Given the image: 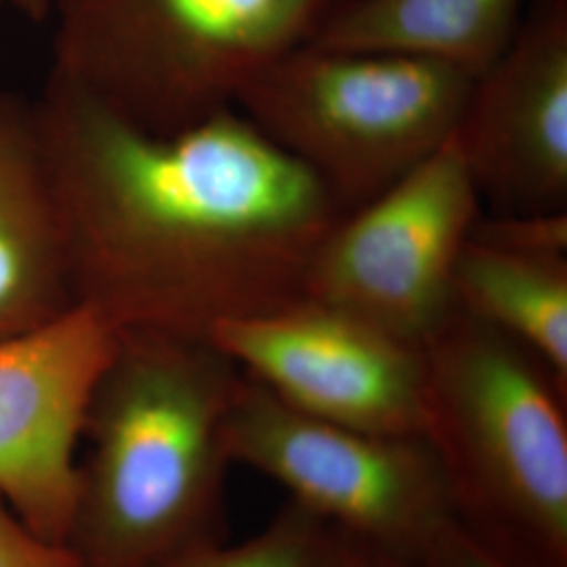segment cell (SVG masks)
Here are the masks:
<instances>
[{
  "label": "cell",
  "instance_id": "obj_5",
  "mask_svg": "<svg viewBox=\"0 0 567 567\" xmlns=\"http://www.w3.org/2000/svg\"><path fill=\"white\" fill-rule=\"evenodd\" d=\"M473 81L442 61L305 42L248 82L234 107L347 213L452 137Z\"/></svg>",
  "mask_w": 567,
  "mask_h": 567
},
{
  "label": "cell",
  "instance_id": "obj_17",
  "mask_svg": "<svg viewBox=\"0 0 567 567\" xmlns=\"http://www.w3.org/2000/svg\"><path fill=\"white\" fill-rule=\"evenodd\" d=\"M307 567H416L404 555L322 524Z\"/></svg>",
  "mask_w": 567,
  "mask_h": 567
},
{
  "label": "cell",
  "instance_id": "obj_4",
  "mask_svg": "<svg viewBox=\"0 0 567 567\" xmlns=\"http://www.w3.org/2000/svg\"><path fill=\"white\" fill-rule=\"evenodd\" d=\"M339 2L53 0L49 79L145 131H179L234 107Z\"/></svg>",
  "mask_w": 567,
  "mask_h": 567
},
{
  "label": "cell",
  "instance_id": "obj_6",
  "mask_svg": "<svg viewBox=\"0 0 567 567\" xmlns=\"http://www.w3.org/2000/svg\"><path fill=\"white\" fill-rule=\"evenodd\" d=\"M482 194L452 137L318 244L303 297L423 347L456 309L454 276Z\"/></svg>",
  "mask_w": 567,
  "mask_h": 567
},
{
  "label": "cell",
  "instance_id": "obj_13",
  "mask_svg": "<svg viewBox=\"0 0 567 567\" xmlns=\"http://www.w3.org/2000/svg\"><path fill=\"white\" fill-rule=\"evenodd\" d=\"M454 303L526 347L567 383V257L468 240L454 276Z\"/></svg>",
  "mask_w": 567,
  "mask_h": 567
},
{
  "label": "cell",
  "instance_id": "obj_18",
  "mask_svg": "<svg viewBox=\"0 0 567 567\" xmlns=\"http://www.w3.org/2000/svg\"><path fill=\"white\" fill-rule=\"evenodd\" d=\"M414 564L416 567H519L487 547L454 517L426 540Z\"/></svg>",
  "mask_w": 567,
  "mask_h": 567
},
{
  "label": "cell",
  "instance_id": "obj_3",
  "mask_svg": "<svg viewBox=\"0 0 567 567\" xmlns=\"http://www.w3.org/2000/svg\"><path fill=\"white\" fill-rule=\"evenodd\" d=\"M421 440L454 519L519 567H567V383L452 311L423 344Z\"/></svg>",
  "mask_w": 567,
  "mask_h": 567
},
{
  "label": "cell",
  "instance_id": "obj_10",
  "mask_svg": "<svg viewBox=\"0 0 567 567\" xmlns=\"http://www.w3.org/2000/svg\"><path fill=\"white\" fill-rule=\"evenodd\" d=\"M496 213L567 210V0H534L454 128Z\"/></svg>",
  "mask_w": 567,
  "mask_h": 567
},
{
  "label": "cell",
  "instance_id": "obj_7",
  "mask_svg": "<svg viewBox=\"0 0 567 567\" xmlns=\"http://www.w3.org/2000/svg\"><path fill=\"white\" fill-rule=\"evenodd\" d=\"M225 446L231 465L269 477L326 526L412 561L454 517L442 471L421 437L307 416L246 374L227 416Z\"/></svg>",
  "mask_w": 567,
  "mask_h": 567
},
{
  "label": "cell",
  "instance_id": "obj_16",
  "mask_svg": "<svg viewBox=\"0 0 567 567\" xmlns=\"http://www.w3.org/2000/svg\"><path fill=\"white\" fill-rule=\"evenodd\" d=\"M0 567H81L72 548L28 526L0 496Z\"/></svg>",
  "mask_w": 567,
  "mask_h": 567
},
{
  "label": "cell",
  "instance_id": "obj_2",
  "mask_svg": "<svg viewBox=\"0 0 567 567\" xmlns=\"http://www.w3.org/2000/svg\"><path fill=\"white\" fill-rule=\"evenodd\" d=\"M243 379L208 339L118 332L82 440L68 540L81 567H156L224 538L225 425Z\"/></svg>",
  "mask_w": 567,
  "mask_h": 567
},
{
  "label": "cell",
  "instance_id": "obj_1",
  "mask_svg": "<svg viewBox=\"0 0 567 567\" xmlns=\"http://www.w3.org/2000/svg\"><path fill=\"white\" fill-rule=\"evenodd\" d=\"M34 118L74 301L116 332L208 339L301 299L343 215L236 107L156 133L49 79Z\"/></svg>",
  "mask_w": 567,
  "mask_h": 567
},
{
  "label": "cell",
  "instance_id": "obj_14",
  "mask_svg": "<svg viewBox=\"0 0 567 567\" xmlns=\"http://www.w3.org/2000/svg\"><path fill=\"white\" fill-rule=\"evenodd\" d=\"M320 527L318 517L288 501L264 529L243 543L204 540L156 567H307Z\"/></svg>",
  "mask_w": 567,
  "mask_h": 567
},
{
  "label": "cell",
  "instance_id": "obj_15",
  "mask_svg": "<svg viewBox=\"0 0 567 567\" xmlns=\"http://www.w3.org/2000/svg\"><path fill=\"white\" fill-rule=\"evenodd\" d=\"M471 240L522 255L567 257V210L482 215Z\"/></svg>",
  "mask_w": 567,
  "mask_h": 567
},
{
  "label": "cell",
  "instance_id": "obj_20",
  "mask_svg": "<svg viewBox=\"0 0 567 567\" xmlns=\"http://www.w3.org/2000/svg\"><path fill=\"white\" fill-rule=\"evenodd\" d=\"M2 2H4V0H0V4H2Z\"/></svg>",
  "mask_w": 567,
  "mask_h": 567
},
{
  "label": "cell",
  "instance_id": "obj_11",
  "mask_svg": "<svg viewBox=\"0 0 567 567\" xmlns=\"http://www.w3.org/2000/svg\"><path fill=\"white\" fill-rule=\"evenodd\" d=\"M74 305L34 105L0 95V339Z\"/></svg>",
  "mask_w": 567,
  "mask_h": 567
},
{
  "label": "cell",
  "instance_id": "obj_9",
  "mask_svg": "<svg viewBox=\"0 0 567 567\" xmlns=\"http://www.w3.org/2000/svg\"><path fill=\"white\" fill-rule=\"evenodd\" d=\"M116 344L118 332L82 305L0 339V496L65 547L89 408Z\"/></svg>",
  "mask_w": 567,
  "mask_h": 567
},
{
  "label": "cell",
  "instance_id": "obj_8",
  "mask_svg": "<svg viewBox=\"0 0 567 567\" xmlns=\"http://www.w3.org/2000/svg\"><path fill=\"white\" fill-rule=\"evenodd\" d=\"M208 341L282 404L377 435L421 437L423 347L301 297Z\"/></svg>",
  "mask_w": 567,
  "mask_h": 567
},
{
  "label": "cell",
  "instance_id": "obj_12",
  "mask_svg": "<svg viewBox=\"0 0 567 567\" xmlns=\"http://www.w3.org/2000/svg\"><path fill=\"white\" fill-rule=\"evenodd\" d=\"M526 0H341L311 44L442 61L477 79L507 49Z\"/></svg>",
  "mask_w": 567,
  "mask_h": 567
},
{
  "label": "cell",
  "instance_id": "obj_19",
  "mask_svg": "<svg viewBox=\"0 0 567 567\" xmlns=\"http://www.w3.org/2000/svg\"><path fill=\"white\" fill-rule=\"evenodd\" d=\"M4 2H11L16 9H20L25 18L42 21L51 16V2L53 0H4Z\"/></svg>",
  "mask_w": 567,
  "mask_h": 567
}]
</instances>
